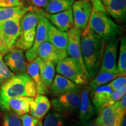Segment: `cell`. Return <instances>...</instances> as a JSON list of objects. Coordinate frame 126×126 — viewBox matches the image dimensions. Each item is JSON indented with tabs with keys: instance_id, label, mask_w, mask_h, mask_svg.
<instances>
[{
	"instance_id": "6da1fadb",
	"label": "cell",
	"mask_w": 126,
	"mask_h": 126,
	"mask_svg": "<svg viewBox=\"0 0 126 126\" xmlns=\"http://www.w3.org/2000/svg\"><path fill=\"white\" fill-rule=\"evenodd\" d=\"M101 37L91 29L88 24L81 34V48L83 60L89 75V80L97 74L104 45Z\"/></svg>"
},
{
	"instance_id": "7a4b0ae2",
	"label": "cell",
	"mask_w": 126,
	"mask_h": 126,
	"mask_svg": "<svg viewBox=\"0 0 126 126\" xmlns=\"http://www.w3.org/2000/svg\"><path fill=\"white\" fill-rule=\"evenodd\" d=\"M37 94L35 83L27 73L16 74L0 86V108L9 110L10 99L19 96L34 97Z\"/></svg>"
},
{
	"instance_id": "3957f363",
	"label": "cell",
	"mask_w": 126,
	"mask_h": 126,
	"mask_svg": "<svg viewBox=\"0 0 126 126\" xmlns=\"http://www.w3.org/2000/svg\"><path fill=\"white\" fill-rule=\"evenodd\" d=\"M42 9H32L23 16L20 22V34L14 46L22 50H28L32 46Z\"/></svg>"
},
{
	"instance_id": "277c9868",
	"label": "cell",
	"mask_w": 126,
	"mask_h": 126,
	"mask_svg": "<svg viewBox=\"0 0 126 126\" xmlns=\"http://www.w3.org/2000/svg\"><path fill=\"white\" fill-rule=\"evenodd\" d=\"M88 25L104 42L117 37L121 33L120 28L106 11L92 9Z\"/></svg>"
},
{
	"instance_id": "5b68a950",
	"label": "cell",
	"mask_w": 126,
	"mask_h": 126,
	"mask_svg": "<svg viewBox=\"0 0 126 126\" xmlns=\"http://www.w3.org/2000/svg\"><path fill=\"white\" fill-rule=\"evenodd\" d=\"M56 71L77 85H85L89 80L79 64L71 57H67L59 61Z\"/></svg>"
},
{
	"instance_id": "8992f818",
	"label": "cell",
	"mask_w": 126,
	"mask_h": 126,
	"mask_svg": "<svg viewBox=\"0 0 126 126\" xmlns=\"http://www.w3.org/2000/svg\"><path fill=\"white\" fill-rule=\"evenodd\" d=\"M81 91H72L60 95L51 100L55 111L62 116L74 114L79 108Z\"/></svg>"
},
{
	"instance_id": "52a82bcc",
	"label": "cell",
	"mask_w": 126,
	"mask_h": 126,
	"mask_svg": "<svg viewBox=\"0 0 126 126\" xmlns=\"http://www.w3.org/2000/svg\"><path fill=\"white\" fill-rule=\"evenodd\" d=\"M97 122L100 126H121L126 113L118 106L117 102L113 105L105 103L97 111Z\"/></svg>"
},
{
	"instance_id": "ba28073f",
	"label": "cell",
	"mask_w": 126,
	"mask_h": 126,
	"mask_svg": "<svg viewBox=\"0 0 126 126\" xmlns=\"http://www.w3.org/2000/svg\"><path fill=\"white\" fill-rule=\"evenodd\" d=\"M20 19L15 18L0 23V37L8 52L14 47L20 34Z\"/></svg>"
},
{
	"instance_id": "9c48e42d",
	"label": "cell",
	"mask_w": 126,
	"mask_h": 126,
	"mask_svg": "<svg viewBox=\"0 0 126 126\" xmlns=\"http://www.w3.org/2000/svg\"><path fill=\"white\" fill-rule=\"evenodd\" d=\"M82 30L72 28L67 32L68 45L67 52V54L74 60H75L79 64L82 70L88 77L89 79V75L86 70L82 56L81 48V34Z\"/></svg>"
},
{
	"instance_id": "30bf717a",
	"label": "cell",
	"mask_w": 126,
	"mask_h": 126,
	"mask_svg": "<svg viewBox=\"0 0 126 126\" xmlns=\"http://www.w3.org/2000/svg\"><path fill=\"white\" fill-rule=\"evenodd\" d=\"M119 44V39L117 37L108 40L104 51L99 73L110 72L112 74H119L117 67V55Z\"/></svg>"
},
{
	"instance_id": "8fae6325",
	"label": "cell",
	"mask_w": 126,
	"mask_h": 126,
	"mask_svg": "<svg viewBox=\"0 0 126 126\" xmlns=\"http://www.w3.org/2000/svg\"><path fill=\"white\" fill-rule=\"evenodd\" d=\"M92 5L90 1L78 0L72 6L74 18V28L83 30L87 26L92 12Z\"/></svg>"
},
{
	"instance_id": "7c38bea8",
	"label": "cell",
	"mask_w": 126,
	"mask_h": 126,
	"mask_svg": "<svg viewBox=\"0 0 126 126\" xmlns=\"http://www.w3.org/2000/svg\"><path fill=\"white\" fill-rule=\"evenodd\" d=\"M3 60L11 71L14 74L26 73L27 63L22 50L14 46L4 55Z\"/></svg>"
},
{
	"instance_id": "4fadbf2b",
	"label": "cell",
	"mask_w": 126,
	"mask_h": 126,
	"mask_svg": "<svg viewBox=\"0 0 126 126\" xmlns=\"http://www.w3.org/2000/svg\"><path fill=\"white\" fill-rule=\"evenodd\" d=\"M39 19L36 28V32L34 43L32 46L28 50L25 56L29 62L33 61L37 57V49L42 43L47 41V32H48V20L42 15Z\"/></svg>"
},
{
	"instance_id": "5bb4252c",
	"label": "cell",
	"mask_w": 126,
	"mask_h": 126,
	"mask_svg": "<svg viewBox=\"0 0 126 126\" xmlns=\"http://www.w3.org/2000/svg\"><path fill=\"white\" fill-rule=\"evenodd\" d=\"M42 15L55 27L60 31L68 32L74 27V18L71 8L59 12L50 14L42 11Z\"/></svg>"
},
{
	"instance_id": "9a60e30c",
	"label": "cell",
	"mask_w": 126,
	"mask_h": 126,
	"mask_svg": "<svg viewBox=\"0 0 126 126\" xmlns=\"http://www.w3.org/2000/svg\"><path fill=\"white\" fill-rule=\"evenodd\" d=\"M67 56L66 50L59 49L47 41L41 44L37 49V57L42 61H50L55 64Z\"/></svg>"
},
{
	"instance_id": "2e32d148",
	"label": "cell",
	"mask_w": 126,
	"mask_h": 126,
	"mask_svg": "<svg viewBox=\"0 0 126 126\" xmlns=\"http://www.w3.org/2000/svg\"><path fill=\"white\" fill-rule=\"evenodd\" d=\"M80 86L65 77L59 75H56L50 86V91L54 96L72 91L79 90Z\"/></svg>"
},
{
	"instance_id": "e0dca14e",
	"label": "cell",
	"mask_w": 126,
	"mask_h": 126,
	"mask_svg": "<svg viewBox=\"0 0 126 126\" xmlns=\"http://www.w3.org/2000/svg\"><path fill=\"white\" fill-rule=\"evenodd\" d=\"M50 106L51 103L46 96L36 94L29 102V112L33 117L39 120L48 113Z\"/></svg>"
},
{
	"instance_id": "ac0fdd59",
	"label": "cell",
	"mask_w": 126,
	"mask_h": 126,
	"mask_svg": "<svg viewBox=\"0 0 126 126\" xmlns=\"http://www.w3.org/2000/svg\"><path fill=\"white\" fill-rule=\"evenodd\" d=\"M109 15L117 21H123L126 16V0H101Z\"/></svg>"
},
{
	"instance_id": "d6986e66",
	"label": "cell",
	"mask_w": 126,
	"mask_h": 126,
	"mask_svg": "<svg viewBox=\"0 0 126 126\" xmlns=\"http://www.w3.org/2000/svg\"><path fill=\"white\" fill-rule=\"evenodd\" d=\"M79 119L81 125L83 126L89 122L92 118L94 112V107L91 102L88 88L85 87L81 92Z\"/></svg>"
},
{
	"instance_id": "ffe728a7",
	"label": "cell",
	"mask_w": 126,
	"mask_h": 126,
	"mask_svg": "<svg viewBox=\"0 0 126 126\" xmlns=\"http://www.w3.org/2000/svg\"><path fill=\"white\" fill-rule=\"evenodd\" d=\"M41 59L37 57L33 60L29 62L26 68L27 74L31 77L36 85L37 92L38 94H48L49 91L43 84L40 73V64Z\"/></svg>"
},
{
	"instance_id": "44dd1931",
	"label": "cell",
	"mask_w": 126,
	"mask_h": 126,
	"mask_svg": "<svg viewBox=\"0 0 126 126\" xmlns=\"http://www.w3.org/2000/svg\"><path fill=\"white\" fill-rule=\"evenodd\" d=\"M47 42L60 50L67 51L68 45L67 32H63L48 21Z\"/></svg>"
},
{
	"instance_id": "7402d4cb",
	"label": "cell",
	"mask_w": 126,
	"mask_h": 126,
	"mask_svg": "<svg viewBox=\"0 0 126 126\" xmlns=\"http://www.w3.org/2000/svg\"><path fill=\"white\" fill-rule=\"evenodd\" d=\"M113 91L109 84L99 86L95 89L91 97L92 104L97 112L103 105L109 100Z\"/></svg>"
},
{
	"instance_id": "603a6c76",
	"label": "cell",
	"mask_w": 126,
	"mask_h": 126,
	"mask_svg": "<svg viewBox=\"0 0 126 126\" xmlns=\"http://www.w3.org/2000/svg\"><path fill=\"white\" fill-rule=\"evenodd\" d=\"M32 9L31 7L22 5L14 7L0 8V23L15 18L21 19L26 12Z\"/></svg>"
},
{
	"instance_id": "cb8c5ba5",
	"label": "cell",
	"mask_w": 126,
	"mask_h": 126,
	"mask_svg": "<svg viewBox=\"0 0 126 126\" xmlns=\"http://www.w3.org/2000/svg\"><path fill=\"white\" fill-rule=\"evenodd\" d=\"M33 97L19 96L12 98L9 100L8 106L9 110H12L17 116L29 112V102Z\"/></svg>"
},
{
	"instance_id": "d4e9b609",
	"label": "cell",
	"mask_w": 126,
	"mask_h": 126,
	"mask_svg": "<svg viewBox=\"0 0 126 126\" xmlns=\"http://www.w3.org/2000/svg\"><path fill=\"white\" fill-rule=\"evenodd\" d=\"M119 76H123V75L119 74H112L110 72L99 73V75L89 83L88 87L87 88L89 97L92 96L94 91L97 87L106 84Z\"/></svg>"
},
{
	"instance_id": "484cf974",
	"label": "cell",
	"mask_w": 126,
	"mask_h": 126,
	"mask_svg": "<svg viewBox=\"0 0 126 126\" xmlns=\"http://www.w3.org/2000/svg\"><path fill=\"white\" fill-rule=\"evenodd\" d=\"M56 64L50 61H44L41 60L40 73L43 84L47 88L50 87L53 82L55 75Z\"/></svg>"
},
{
	"instance_id": "4316f807",
	"label": "cell",
	"mask_w": 126,
	"mask_h": 126,
	"mask_svg": "<svg viewBox=\"0 0 126 126\" xmlns=\"http://www.w3.org/2000/svg\"><path fill=\"white\" fill-rule=\"evenodd\" d=\"M75 0H48L45 9L47 13L54 14L71 8Z\"/></svg>"
},
{
	"instance_id": "83f0119b",
	"label": "cell",
	"mask_w": 126,
	"mask_h": 126,
	"mask_svg": "<svg viewBox=\"0 0 126 126\" xmlns=\"http://www.w3.org/2000/svg\"><path fill=\"white\" fill-rule=\"evenodd\" d=\"M43 126H66V120L62 115L51 110L46 116Z\"/></svg>"
},
{
	"instance_id": "f1b7e54d",
	"label": "cell",
	"mask_w": 126,
	"mask_h": 126,
	"mask_svg": "<svg viewBox=\"0 0 126 126\" xmlns=\"http://www.w3.org/2000/svg\"><path fill=\"white\" fill-rule=\"evenodd\" d=\"M119 74L126 76V37L121 39L120 53L118 64H117Z\"/></svg>"
},
{
	"instance_id": "f546056e",
	"label": "cell",
	"mask_w": 126,
	"mask_h": 126,
	"mask_svg": "<svg viewBox=\"0 0 126 126\" xmlns=\"http://www.w3.org/2000/svg\"><path fill=\"white\" fill-rule=\"evenodd\" d=\"M2 126H21L18 116L11 110H7L4 113Z\"/></svg>"
},
{
	"instance_id": "4dcf8cb0",
	"label": "cell",
	"mask_w": 126,
	"mask_h": 126,
	"mask_svg": "<svg viewBox=\"0 0 126 126\" xmlns=\"http://www.w3.org/2000/svg\"><path fill=\"white\" fill-rule=\"evenodd\" d=\"M3 57L0 55V86L15 75L6 65L3 60Z\"/></svg>"
},
{
	"instance_id": "1f68e13d",
	"label": "cell",
	"mask_w": 126,
	"mask_h": 126,
	"mask_svg": "<svg viewBox=\"0 0 126 126\" xmlns=\"http://www.w3.org/2000/svg\"><path fill=\"white\" fill-rule=\"evenodd\" d=\"M19 118L22 122L23 126H36L39 121V120L28 113L20 116Z\"/></svg>"
},
{
	"instance_id": "d6a6232c",
	"label": "cell",
	"mask_w": 126,
	"mask_h": 126,
	"mask_svg": "<svg viewBox=\"0 0 126 126\" xmlns=\"http://www.w3.org/2000/svg\"><path fill=\"white\" fill-rule=\"evenodd\" d=\"M113 91L119 89L126 86V76H119L109 83Z\"/></svg>"
},
{
	"instance_id": "836d02e7",
	"label": "cell",
	"mask_w": 126,
	"mask_h": 126,
	"mask_svg": "<svg viewBox=\"0 0 126 126\" xmlns=\"http://www.w3.org/2000/svg\"><path fill=\"white\" fill-rule=\"evenodd\" d=\"M126 93V86H124V87H123L122 88H120L119 89H116V90L114 91V92L113 91L109 100L110 102H113V103H115V102L120 100V99L125 95Z\"/></svg>"
},
{
	"instance_id": "e575fe53",
	"label": "cell",
	"mask_w": 126,
	"mask_h": 126,
	"mask_svg": "<svg viewBox=\"0 0 126 126\" xmlns=\"http://www.w3.org/2000/svg\"><path fill=\"white\" fill-rule=\"evenodd\" d=\"M23 5L19 0H0V8L14 7Z\"/></svg>"
},
{
	"instance_id": "d590c367",
	"label": "cell",
	"mask_w": 126,
	"mask_h": 126,
	"mask_svg": "<svg viewBox=\"0 0 126 126\" xmlns=\"http://www.w3.org/2000/svg\"><path fill=\"white\" fill-rule=\"evenodd\" d=\"M85 1H89L92 3L93 9L94 10L106 11V9L102 4L101 0H85Z\"/></svg>"
},
{
	"instance_id": "8d00e7d4",
	"label": "cell",
	"mask_w": 126,
	"mask_h": 126,
	"mask_svg": "<svg viewBox=\"0 0 126 126\" xmlns=\"http://www.w3.org/2000/svg\"><path fill=\"white\" fill-rule=\"evenodd\" d=\"M48 0H31V2L39 9L46 8L48 4Z\"/></svg>"
},
{
	"instance_id": "74e56055",
	"label": "cell",
	"mask_w": 126,
	"mask_h": 126,
	"mask_svg": "<svg viewBox=\"0 0 126 126\" xmlns=\"http://www.w3.org/2000/svg\"><path fill=\"white\" fill-rule=\"evenodd\" d=\"M117 105L119 108L124 113H126V94L122 97L120 100L117 102Z\"/></svg>"
},
{
	"instance_id": "f35d334b",
	"label": "cell",
	"mask_w": 126,
	"mask_h": 126,
	"mask_svg": "<svg viewBox=\"0 0 126 126\" xmlns=\"http://www.w3.org/2000/svg\"><path fill=\"white\" fill-rule=\"evenodd\" d=\"M8 51L5 47V46L3 43L2 40H1V37H0V55L4 56L5 54H7Z\"/></svg>"
},
{
	"instance_id": "ab89813d",
	"label": "cell",
	"mask_w": 126,
	"mask_h": 126,
	"mask_svg": "<svg viewBox=\"0 0 126 126\" xmlns=\"http://www.w3.org/2000/svg\"><path fill=\"white\" fill-rule=\"evenodd\" d=\"M82 126H100L97 122L96 119H93L92 120H89V122L86 123L85 124H83Z\"/></svg>"
},
{
	"instance_id": "60d3db41",
	"label": "cell",
	"mask_w": 126,
	"mask_h": 126,
	"mask_svg": "<svg viewBox=\"0 0 126 126\" xmlns=\"http://www.w3.org/2000/svg\"><path fill=\"white\" fill-rule=\"evenodd\" d=\"M121 126H126V114L124 115L123 119L122 120V124H121Z\"/></svg>"
},
{
	"instance_id": "b9f144b4",
	"label": "cell",
	"mask_w": 126,
	"mask_h": 126,
	"mask_svg": "<svg viewBox=\"0 0 126 126\" xmlns=\"http://www.w3.org/2000/svg\"><path fill=\"white\" fill-rule=\"evenodd\" d=\"M36 126H43V123H42V120H39L37 122V124H36Z\"/></svg>"
},
{
	"instance_id": "7bdbcfd3",
	"label": "cell",
	"mask_w": 126,
	"mask_h": 126,
	"mask_svg": "<svg viewBox=\"0 0 126 126\" xmlns=\"http://www.w3.org/2000/svg\"><path fill=\"white\" fill-rule=\"evenodd\" d=\"M20 1H24V0H19Z\"/></svg>"
}]
</instances>
